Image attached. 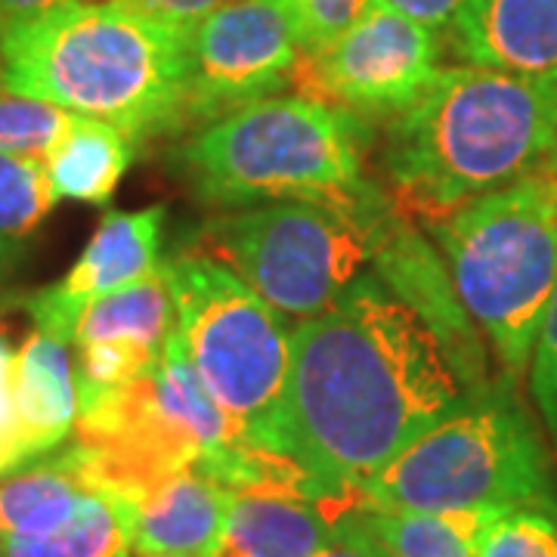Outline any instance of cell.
Here are the masks:
<instances>
[{
    "label": "cell",
    "instance_id": "3",
    "mask_svg": "<svg viewBox=\"0 0 557 557\" xmlns=\"http://www.w3.org/2000/svg\"><path fill=\"white\" fill-rule=\"evenodd\" d=\"M189 32L115 0H72L0 32L3 84L127 137L186 131Z\"/></svg>",
    "mask_w": 557,
    "mask_h": 557
},
{
    "label": "cell",
    "instance_id": "25",
    "mask_svg": "<svg viewBox=\"0 0 557 557\" xmlns=\"http://www.w3.org/2000/svg\"><path fill=\"white\" fill-rule=\"evenodd\" d=\"M300 57H319L357 25L372 0H282Z\"/></svg>",
    "mask_w": 557,
    "mask_h": 557
},
{
    "label": "cell",
    "instance_id": "1",
    "mask_svg": "<svg viewBox=\"0 0 557 557\" xmlns=\"http://www.w3.org/2000/svg\"><path fill=\"white\" fill-rule=\"evenodd\" d=\"M468 394L434 322L379 276H362L329 313L292 329L276 453L325 505L347 502Z\"/></svg>",
    "mask_w": 557,
    "mask_h": 557
},
{
    "label": "cell",
    "instance_id": "27",
    "mask_svg": "<svg viewBox=\"0 0 557 557\" xmlns=\"http://www.w3.org/2000/svg\"><path fill=\"white\" fill-rule=\"evenodd\" d=\"M10 369H13V354L0 341V468H3V474H13V471H20L25 465H32L28 456H25V449H22L20 428H16Z\"/></svg>",
    "mask_w": 557,
    "mask_h": 557
},
{
    "label": "cell",
    "instance_id": "22",
    "mask_svg": "<svg viewBox=\"0 0 557 557\" xmlns=\"http://www.w3.org/2000/svg\"><path fill=\"white\" fill-rule=\"evenodd\" d=\"M57 193L47 164L28 156L0 152V267L10 270L50 218Z\"/></svg>",
    "mask_w": 557,
    "mask_h": 557
},
{
    "label": "cell",
    "instance_id": "14",
    "mask_svg": "<svg viewBox=\"0 0 557 557\" xmlns=\"http://www.w3.org/2000/svg\"><path fill=\"white\" fill-rule=\"evenodd\" d=\"M233 493L199 465L156 480L134 502V555L214 557Z\"/></svg>",
    "mask_w": 557,
    "mask_h": 557
},
{
    "label": "cell",
    "instance_id": "8",
    "mask_svg": "<svg viewBox=\"0 0 557 557\" xmlns=\"http://www.w3.org/2000/svg\"><path fill=\"white\" fill-rule=\"evenodd\" d=\"M177 332L201 384L245 440L278 456L292 329L251 285L201 251L168 260Z\"/></svg>",
    "mask_w": 557,
    "mask_h": 557
},
{
    "label": "cell",
    "instance_id": "6",
    "mask_svg": "<svg viewBox=\"0 0 557 557\" xmlns=\"http://www.w3.org/2000/svg\"><path fill=\"white\" fill-rule=\"evenodd\" d=\"M397 511L557 508L548 446L508 384L471 391L362 486Z\"/></svg>",
    "mask_w": 557,
    "mask_h": 557
},
{
    "label": "cell",
    "instance_id": "17",
    "mask_svg": "<svg viewBox=\"0 0 557 557\" xmlns=\"http://www.w3.org/2000/svg\"><path fill=\"white\" fill-rule=\"evenodd\" d=\"M335 539V511L325 502L251 490L233 493L214 557H313Z\"/></svg>",
    "mask_w": 557,
    "mask_h": 557
},
{
    "label": "cell",
    "instance_id": "30",
    "mask_svg": "<svg viewBox=\"0 0 557 557\" xmlns=\"http://www.w3.org/2000/svg\"><path fill=\"white\" fill-rule=\"evenodd\" d=\"M62 3H72V0H0V32L20 22L38 20Z\"/></svg>",
    "mask_w": 557,
    "mask_h": 557
},
{
    "label": "cell",
    "instance_id": "31",
    "mask_svg": "<svg viewBox=\"0 0 557 557\" xmlns=\"http://www.w3.org/2000/svg\"><path fill=\"white\" fill-rule=\"evenodd\" d=\"M313 557H366L359 548H354V545H347V542H341V539H335L332 545H325L322 552H317Z\"/></svg>",
    "mask_w": 557,
    "mask_h": 557
},
{
    "label": "cell",
    "instance_id": "24",
    "mask_svg": "<svg viewBox=\"0 0 557 557\" xmlns=\"http://www.w3.org/2000/svg\"><path fill=\"white\" fill-rule=\"evenodd\" d=\"M478 557H557V508H493L478 533Z\"/></svg>",
    "mask_w": 557,
    "mask_h": 557
},
{
    "label": "cell",
    "instance_id": "32",
    "mask_svg": "<svg viewBox=\"0 0 557 557\" xmlns=\"http://www.w3.org/2000/svg\"><path fill=\"white\" fill-rule=\"evenodd\" d=\"M0 87H3V65H0Z\"/></svg>",
    "mask_w": 557,
    "mask_h": 557
},
{
    "label": "cell",
    "instance_id": "10",
    "mask_svg": "<svg viewBox=\"0 0 557 557\" xmlns=\"http://www.w3.org/2000/svg\"><path fill=\"white\" fill-rule=\"evenodd\" d=\"M437 32L409 20L384 0L319 57H300V97L329 102L350 115L397 119L440 72Z\"/></svg>",
    "mask_w": 557,
    "mask_h": 557
},
{
    "label": "cell",
    "instance_id": "5",
    "mask_svg": "<svg viewBox=\"0 0 557 557\" xmlns=\"http://www.w3.org/2000/svg\"><path fill=\"white\" fill-rule=\"evenodd\" d=\"M468 319L498 366L527 375L557 292V156L527 177L468 201L434 226Z\"/></svg>",
    "mask_w": 557,
    "mask_h": 557
},
{
    "label": "cell",
    "instance_id": "19",
    "mask_svg": "<svg viewBox=\"0 0 557 557\" xmlns=\"http://www.w3.org/2000/svg\"><path fill=\"white\" fill-rule=\"evenodd\" d=\"M174 332H177V300H174L168 260H161L159 270H152L149 276L94 300L78 317L72 344L81 347L94 341H131L156 354H164Z\"/></svg>",
    "mask_w": 557,
    "mask_h": 557
},
{
    "label": "cell",
    "instance_id": "26",
    "mask_svg": "<svg viewBox=\"0 0 557 557\" xmlns=\"http://www.w3.org/2000/svg\"><path fill=\"white\" fill-rule=\"evenodd\" d=\"M527 375H530V397L536 403L539 418L545 424V437L557 453V292L539 325V338Z\"/></svg>",
    "mask_w": 557,
    "mask_h": 557
},
{
    "label": "cell",
    "instance_id": "23",
    "mask_svg": "<svg viewBox=\"0 0 557 557\" xmlns=\"http://www.w3.org/2000/svg\"><path fill=\"white\" fill-rule=\"evenodd\" d=\"M78 115L65 112L57 102L16 94L7 84L0 87V152L47 159Z\"/></svg>",
    "mask_w": 557,
    "mask_h": 557
},
{
    "label": "cell",
    "instance_id": "20",
    "mask_svg": "<svg viewBox=\"0 0 557 557\" xmlns=\"http://www.w3.org/2000/svg\"><path fill=\"white\" fill-rule=\"evenodd\" d=\"M134 152L137 139L127 137L121 127L78 115L44 164L57 199L106 205L134 164Z\"/></svg>",
    "mask_w": 557,
    "mask_h": 557
},
{
    "label": "cell",
    "instance_id": "28",
    "mask_svg": "<svg viewBox=\"0 0 557 557\" xmlns=\"http://www.w3.org/2000/svg\"><path fill=\"white\" fill-rule=\"evenodd\" d=\"M121 7H131L137 13L156 16L161 22H171L180 28H193L205 16L218 13L220 7L233 3V0H115Z\"/></svg>",
    "mask_w": 557,
    "mask_h": 557
},
{
    "label": "cell",
    "instance_id": "13",
    "mask_svg": "<svg viewBox=\"0 0 557 557\" xmlns=\"http://www.w3.org/2000/svg\"><path fill=\"white\" fill-rule=\"evenodd\" d=\"M458 60L557 84V0H461Z\"/></svg>",
    "mask_w": 557,
    "mask_h": 557
},
{
    "label": "cell",
    "instance_id": "2",
    "mask_svg": "<svg viewBox=\"0 0 557 557\" xmlns=\"http://www.w3.org/2000/svg\"><path fill=\"white\" fill-rule=\"evenodd\" d=\"M557 156V84L486 65L440 69L391 119L381 171L399 218L428 226Z\"/></svg>",
    "mask_w": 557,
    "mask_h": 557
},
{
    "label": "cell",
    "instance_id": "33",
    "mask_svg": "<svg viewBox=\"0 0 557 557\" xmlns=\"http://www.w3.org/2000/svg\"><path fill=\"white\" fill-rule=\"evenodd\" d=\"M3 273H7V270H3V267H0V278H3Z\"/></svg>",
    "mask_w": 557,
    "mask_h": 557
},
{
    "label": "cell",
    "instance_id": "21",
    "mask_svg": "<svg viewBox=\"0 0 557 557\" xmlns=\"http://www.w3.org/2000/svg\"><path fill=\"white\" fill-rule=\"evenodd\" d=\"M134 502L90 490L75 518L50 536L0 539V557H131Z\"/></svg>",
    "mask_w": 557,
    "mask_h": 557
},
{
    "label": "cell",
    "instance_id": "12",
    "mask_svg": "<svg viewBox=\"0 0 557 557\" xmlns=\"http://www.w3.org/2000/svg\"><path fill=\"white\" fill-rule=\"evenodd\" d=\"M161 230L164 208L152 205L143 211H109L97 233L81 251L75 267L53 285L25 300L35 329L72 344L78 317L94 304L124 285L149 276L161 263Z\"/></svg>",
    "mask_w": 557,
    "mask_h": 557
},
{
    "label": "cell",
    "instance_id": "9",
    "mask_svg": "<svg viewBox=\"0 0 557 557\" xmlns=\"http://www.w3.org/2000/svg\"><path fill=\"white\" fill-rule=\"evenodd\" d=\"M375 201L362 214L292 199L226 208L201 226L196 251L230 267L285 319H317L366 276Z\"/></svg>",
    "mask_w": 557,
    "mask_h": 557
},
{
    "label": "cell",
    "instance_id": "29",
    "mask_svg": "<svg viewBox=\"0 0 557 557\" xmlns=\"http://www.w3.org/2000/svg\"><path fill=\"white\" fill-rule=\"evenodd\" d=\"M384 3L406 13L409 20L428 25L437 35H449L458 10H461V0H384Z\"/></svg>",
    "mask_w": 557,
    "mask_h": 557
},
{
    "label": "cell",
    "instance_id": "11",
    "mask_svg": "<svg viewBox=\"0 0 557 557\" xmlns=\"http://www.w3.org/2000/svg\"><path fill=\"white\" fill-rule=\"evenodd\" d=\"M300 47L282 0H233L189 32L186 131L276 97L295 81Z\"/></svg>",
    "mask_w": 557,
    "mask_h": 557
},
{
    "label": "cell",
    "instance_id": "4",
    "mask_svg": "<svg viewBox=\"0 0 557 557\" xmlns=\"http://www.w3.org/2000/svg\"><path fill=\"white\" fill-rule=\"evenodd\" d=\"M366 121L310 97H270L205 124L180 161L208 205L313 201L362 214L379 199L362 180Z\"/></svg>",
    "mask_w": 557,
    "mask_h": 557
},
{
    "label": "cell",
    "instance_id": "15",
    "mask_svg": "<svg viewBox=\"0 0 557 557\" xmlns=\"http://www.w3.org/2000/svg\"><path fill=\"white\" fill-rule=\"evenodd\" d=\"M10 391L28 461L57 453L75 434L78 375L65 341L35 329L13 354Z\"/></svg>",
    "mask_w": 557,
    "mask_h": 557
},
{
    "label": "cell",
    "instance_id": "7",
    "mask_svg": "<svg viewBox=\"0 0 557 557\" xmlns=\"http://www.w3.org/2000/svg\"><path fill=\"white\" fill-rule=\"evenodd\" d=\"M75 458L94 490L137 502L156 480L248 443L201 384L180 332L146 375L78 394Z\"/></svg>",
    "mask_w": 557,
    "mask_h": 557
},
{
    "label": "cell",
    "instance_id": "16",
    "mask_svg": "<svg viewBox=\"0 0 557 557\" xmlns=\"http://www.w3.org/2000/svg\"><path fill=\"white\" fill-rule=\"evenodd\" d=\"M490 511H397L359 496L335 515V536L366 557H478Z\"/></svg>",
    "mask_w": 557,
    "mask_h": 557
},
{
    "label": "cell",
    "instance_id": "34",
    "mask_svg": "<svg viewBox=\"0 0 557 557\" xmlns=\"http://www.w3.org/2000/svg\"><path fill=\"white\" fill-rule=\"evenodd\" d=\"M0 478H7V474H3V468H0Z\"/></svg>",
    "mask_w": 557,
    "mask_h": 557
},
{
    "label": "cell",
    "instance_id": "18",
    "mask_svg": "<svg viewBox=\"0 0 557 557\" xmlns=\"http://www.w3.org/2000/svg\"><path fill=\"white\" fill-rule=\"evenodd\" d=\"M90 490L72 446L0 478V539L50 536L75 518Z\"/></svg>",
    "mask_w": 557,
    "mask_h": 557
}]
</instances>
